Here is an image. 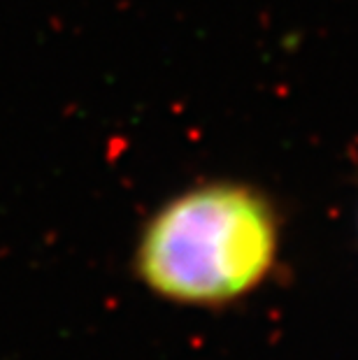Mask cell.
<instances>
[{
  "label": "cell",
  "mask_w": 358,
  "mask_h": 360,
  "mask_svg": "<svg viewBox=\"0 0 358 360\" xmlns=\"http://www.w3.org/2000/svg\"><path fill=\"white\" fill-rule=\"evenodd\" d=\"M279 228L270 202L242 184H205L154 214L138 247V274L181 304H226L270 274Z\"/></svg>",
  "instance_id": "6da1fadb"
}]
</instances>
